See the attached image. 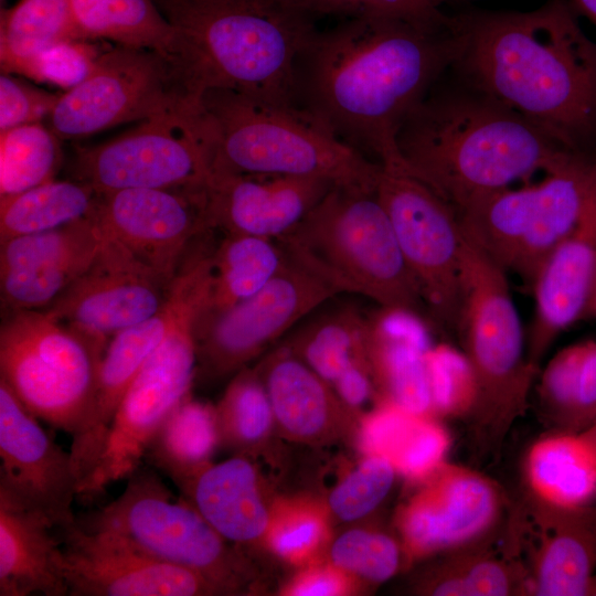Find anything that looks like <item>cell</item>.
<instances>
[{"instance_id":"603a6c76","label":"cell","mask_w":596,"mask_h":596,"mask_svg":"<svg viewBox=\"0 0 596 596\" xmlns=\"http://www.w3.org/2000/svg\"><path fill=\"white\" fill-rule=\"evenodd\" d=\"M336 185L316 177L215 170L206 188L210 228L277 240L297 226Z\"/></svg>"},{"instance_id":"7c38bea8","label":"cell","mask_w":596,"mask_h":596,"mask_svg":"<svg viewBox=\"0 0 596 596\" xmlns=\"http://www.w3.org/2000/svg\"><path fill=\"white\" fill-rule=\"evenodd\" d=\"M380 166L376 194L419 288L427 316L440 327L456 331L465 240L459 216L402 159Z\"/></svg>"},{"instance_id":"6da1fadb","label":"cell","mask_w":596,"mask_h":596,"mask_svg":"<svg viewBox=\"0 0 596 596\" xmlns=\"http://www.w3.org/2000/svg\"><path fill=\"white\" fill-rule=\"evenodd\" d=\"M458 53L453 17L445 25L390 17L344 19L316 30L301 49L295 105L368 159L400 160L402 123Z\"/></svg>"},{"instance_id":"6f0895ef","label":"cell","mask_w":596,"mask_h":596,"mask_svg":"<svg viewBox=\"0 0 596 596\" xmlns=\"http://www.w3.org/2000/svg\"><path fill=\"white\" fill-rule=\"evenodd\" d=\"M1 2H3V0H1Z\"/></svg>"},{"instance_id":"ab89813d","label":"cell","mask_w":596,"mask_h":596,"mask_svg":"<svg viewBox=\"0 0 596 596\" xmlns=\"http://www.w3.org/2000/svg\"><path fill=\"white\" fill-rule=\"evenodd\" d=\"M221 446L233 455L262 451L275 426L273 408L257 368H244L215 405Z\"/></svg>"},{"instance_id":"cb8c5ba5","label":"cell","mask_w":596,"mask_h":596,"mask_svg":"<svg viewBox=\"0 0 596 596\" xmlns=\"http://www.w3.org/2000/svg\"><path fill=\"white\" fill-rule=\"evenodd\" d=\"M596 278V167L582 214L541 267L533 285L534 317L526 339L539 366L557 337L586 317Z\"/></svg>"},{"instance_id":"9c48e42d","label":"cell","mask_w":596,"mask_h":596,"mask_svg":"<svg viewBox=\"0 0 596 596\" xmlns=\"http://www.w3.org/2000/svg\"><path fill=\"white\" fill-rule=\"evenodd\" d=\"M596 152H574L538 184L505 188L457 214L462 230L507 274L532 285L578 221L592 187Z\"/></svg>"},{"instance_id":"11a10c76","label":"cell","mask_w":596,"mask_h":596,"mask_svg":"<svg viewBox=\"0 0 596 596\" xmlns=\"http://www.w3.org/2000/svg\"><path fill=\"white\" fill-rule=\"evenodd\" d=\"M588 596H596V573L590 581Z\"/></svg>"},{"instance_id":"d6986e66","label":"cell","mask_w":596,"mask_h":596,"mask_svg":"<svg viewBox=\"0 0 596 596\" xmlns=\"http://www.w3.org/2000/svg\"><path fill=\"white\" fill-rule=\"evenodd\" d=\"M57 533L68 596L223 595L202 575L153 558L110 533L77 523Z\"/></svg>"},{"instance_id":"44dd1931","label":"cell","mask_w":596,"mask_h":596,"mask_svg":"<svg viewBox=\"0 0 596 596\" xmlns=\"http://www.w3.org/2000/svg\"><path fill=\"white\" fill-rule=\"evenodd\" d=\"M105 233L95 215L0 242L1 301L11 311L50 307L94 262Z\"/></svg>"},{"instance_id":"d590c367","label":"cell","mask_w":596,"mask_h":596,"mask_svg":"<svg viewBox=\"0 0 596 596\" xmlns=\"http://www.w3.org/2000/svg\"><path fill=\"white\" fill-rule=\"evenodd\" d=\"M75 39L79 36L70 0H19L1 9V72L24 76L41 52Z\"/></svg>"},{"instance_id":"8992f818","label":"cell","mask_w":596,"mask_h":596,"mask_svg":"<svg viewBox=\"0 0 596 596\" xmlns=\"http://www.w3.org/2000/svg\"><path fill=\"white\" fill-rule=\"evenodd\" d=\"M460 283L456 332L475 383V403L467 419L478 446L493 454L524 414L539 366L528 356L507 273L466 234Z\"/></svg>"},{"instance_id":"5bb4252c","label":"cell","mask_w":596,"mask_h":596,"mask_svg":"<svg viewBox=\"0 0 596 596\" xmlns=\"http://www.w3.org/2000/svg\"><path fill=\"white\" fill-rule=\"evenodd\" d=\"M188 99L193 98L162 54L114 44L100 54L87 78L61 94L47 126L62 140L79 139L143 121Z\"/></svg>"},{"instance_id":"7a4b0ae2","label":"cell","mask_w":596,"mask_h":596,"mask_svg":"<svg viewBox=\"0 0 596 596\" xmlns=\"http://www.w3.org/2000/svg\"><path fill=\"white\" fill-rule=\"evenodd\" d=\"M453 25L459 74L565 148L596 152V42L568 0L530 11L467 10Z\"/></svg>"},{"instance_id":"c3c4849f","label":"cell","mask_w":596,"mask_h":596,"mask_svg":"<svg viewBox=\"0 0 596 596\" xmlns=\"http://www.w3.org/2000/svg\"><path fill=\"white\" fill-rule=\"evenodd\" d=\"M60 96L29 84L17 74L1 72L0 132L47 118Z\"/></svg>"},{"instance_id":"d4e9b609","label":"cell","mask_w":596,"mask_h":596,"mask_svg":"<svg viewBox=\"0 0 596 596\" xmlns=\"http://www.w3.org/2000/svg\"><path fill=\"white\" fill-rule=\"evenodd\" d=\"M194 290L195 284L190 277H175L168 299L158 312L110 338L99 363L92 405L79 433V440L86 447L98 449L105 444L127 390L163 341Z\"/></svg>"},{"instance_id":"30bf717a","label":"cell","mask_w":596,"mask_h":596,"mask_svg":"<svg viewBox=\"0 0 596 596\" xmlns=\"http://www.w3.org/2000/svg\"><path fill=\"white\" fill-rule=\"evenodd\" d=\"M107 344L45 309L12 311L0 328V380L34 416L73 438L88 415Z\"/></svg>"},{"instance_id":"52a82bcc","label":"cell","mask_w":596,"mask_h":596,"mask_svg":"<svg viewBox=\"0 0 596 596\" xmlns=\"http://www.w3.org/2000/svg\"><path fill=\"white\" fill-rule=\"evenodd\" d=\"M199 103L214 136L215 170L316 177L376 189L380 163L338 140L294 105L231 89L206 91Z\"/></svg>"},{"instance_id":"4316f807","label":"cell","mask_w":596,"mask_h":596,"mask_svg":"<svg viewBox=\"0 0 596 596\" xmlns=\"http://www.w3.org/2000/svg\"><path fill=\"white\" fill-rule=\"evenodd\" d=\"M285 437L306 444L331 441L352 411L332 385L319 376L287 345L256 366Z\"/></svg>"},{"instance_id":"4dcf8cb0","label":"cell","mask_w":596,"mask_h":596,"mask_svg":"<svg viewBox=\"0 0 596 596\" xmlns=\"http://www.w3.org/2000/svg\"><path fill=\"white\" fill-rule=\"evenodd\" d=\"M450 443L438 417L412 413L390 402L380 401L359 425L363 455L386 458L398 476L415 483L446 461Z\"/></svg>"},{"instance_id":"484cf974","label":"cell","mask_w":596,"mask_h":596,"mask_svg":"<svg viewBox=\"0 0 596 596\" xmlns=\"http://www.w3.org/2000/svg\"><path fill=\"white\" fill-rule=\"evenodd\" d=\"M179 489L182 499L228 543L247 555L252 547L263 544L272 504L252 457L233 455L212 462Z\"/></svg>"},{"instance_id":"836d02e7","label":"cell","mask_w":596,"mask_h":596,"mask_svg":"<svg viewBox=\"0 0 596 596\" xmlns=\"http://www.w3.org/2000/svg\"><path fill=\"white\" fill-rule=\"evenodd\" d=\"M220 446L215 405L193 400L190 395L162 423L145 458L180 488L213 462Z\"/></svg>"},{"instance_id":"f1b7e54d","label":"cell","mask_w":596,"mask_h":596,"mask_svg":"<svg viewBox=\"0 0 596 596\" xmlns=\"http://www.w3.org/2000/svg\"><path fill=\"white\" fill-rule=\"evenodd\" d=\"M523 478L536 504L562 510L596 504V446L584 432L554 430L530 446Z\"/></svg>"},{"instance_id":"681fc988","label":"cell","mask_w":596,"mask_h":596,"mask_svg":"<svg viewBox=\"0 0 596 596\" xmlns=\"http://www.w3.org/2000/svg\"><path fill=\"white\" fill-rule=\"evenodd\" d=\"M358 582L326 558L300 567L283 588L289 596H341L358 589Z\"/></svg>"},{"instance_id":"277c9868","label":"cell","mask_w":596,"mask_h":596,"mask_svg":"<svg viewBox=\"0 0 596 596\" xmlns=\"http://www.w3.org/2000/svg\"><path fill=\"white\" fill-rule=\"evenodd\" d=\"M173 25L170 61L193 98L231 89L295 105L297 57L317 30L283 0H155Z\"/></svg>"},{"instance_id":"f35d334b","label":"cell","mask_w":596,"mask_h":596,"mask_svg":"<svg viewBox=\"0 0 596 596\" xmlns=\"http://www.w3.org/2000/svg\"><path fill=\"white\" fill-rule=\"evenodd\" d=\"M366 318L343 309L317 318L302 328L287 347L329 384L351 366L368 364Z\"/></svg>"},{"instance_id":"4fadbf2b","label":"cell","mask_w":596,"mask_h":596,"mask_svg":"<svg viewBox=\"0 0 596 596\" xmlns=\"http://www.w3.org/2000/svg\"><path fill=\"white\" fill-rule=\"evenodd\" d=\"M198 322L194 311L181 313L134 379L117 408L99 459L79 489L77 498L82 501H93L109 485L137 470L162 423L191 395Z\"/></svg>"},{"instance_id":"9a60e30c","label":"cell","mask_w":596,"mask_h":596,"mask_svg":"<svg viewBox=\"0 0 596 596\" xmlns=\"http://www.w3.org/2000/svg\"><path fill=\"white\" fill-rule=\"evenodd\" d=\"M337 295L286 256L280 270L259 291L201 319L195 379L216 381L236 374L299 320Z\"/></svg>"},{"instance_id":"7dc6e473","label":"cell","mask_w":596,"mask_h":596,"mask_svg":"<svg viewBox=\"0 0 596 596\" xmlns=\"http://www.w3.org/2000/svg\"><path fill=\"white\" fill-rule=\"evenodd\" d=\"M105 47L83 39L60 42L41 52L24 76L68 91L82 83L94 70Z\"/></svg>"},{"instance_id":"b9f144b4","label":"cell","mask_w":596,"mask_h":596,"mask_svg":"<svg viewBox=\"0 0 596 596\" xmlns=\"http://www.w3.org/2000/svg\"><path fill=\"white\" fill-rule=\"evenodd\" d=\"M326 504L308 498L278 499L272 504L263 545L287 563L304 567L322 560L330 543Z\"/></svg>"},{"instance_id":"816d5d0a","label":"cell","mask_w":596,"mask_h":596,"mask_svg":"<svg viewBox=\"0 0 596 596\" xmlns=\"http://www.w3.org/2000/svg\"><path fill=\"white\" fill-rule=\"evenodd\" d=\"M576 13L587 18L596 26V0H568Z\"/></svg>"},{"instance_id":"7402d4cb","label":"cell","mask_w":596,"mask_h":596,"mask_svg":"<svg viewBox=\"0 0 596 596\" xmlns=\"http://www.w3.org/2000/svg\"><path fill=\"white\" fill-rule=\"evenodd\" d=\"M526 503L512 530L518 551H526L529 595L588 596L596 573V504L562 510Z\"/></svg>"},{"instance_id":"ffe728a7","label":"cell","mask_w":596,"mask_h":596,"mask_svg":"<svg viewBox=\"0 0 596 596\" xmlns=\"http://www.w3.org/2000/svg\"><path fill=\"white\" fill-rule=\"evenodd\" d=\"M0 488L43 514L57 531L76 523L79 478L71 451L0 380Z\"/></svg>"},{"instance_id":"83f0119b","label":"cell","mask_w":596,"mask_h":596,"mask_svg":"<svg viewBox=\"0 0 596 596\" xmlns=\"http://www.w3.org/2000/svg\"><path fill=\"white\" fill-rule=\"evenodd\" d=\"M56 532L43 514L0 488V596H68Z\"/></svg>"},{"instance_id":"e575fe53","label":"cell","mask_w":596,"mask_h":596,"mask_svg":"<svg viewBox=\"0 0 596 596\" xmlns=\"http://www.w3.org/2000/svg\"><path fill=\"white\" fill-rule=\"evenodd\" d=\"M79 39L147 49L169 57L173 25L155 0H70Z\"/></svg>"},{"instance_id":"3957f363","label":"cell","mask_w":596,"mask_h":596,"mask_svg":"<svg viewBox=\"0 0 596 596\" xmlns=\"http://www.w3.org/2000/svg\"><path fill=\"white\" fill-rule=\"evenodd\" d=\"M396 147L406 168L457 213L575 152L453 67L406 116Z\"/></svg>"},{"instance_id":"8d00e7d4","label":"cell","mask_w":596,"mask_h":596,"mask_svg":"<svg viewBox=\"0 0 596 596\" xmlns=\"http://www.w3.org/2000/svg\"><path fill=\"white\" fill-rule=\"evenodd\" d=\"M223 236L213 253V287L203 317L223 311L259 291L286 260L276 240L237 234Z\"/></svg>"},{"instance_id":"ac0fdd59","label":"cell","mask_w":596,"mask_h":596,"mask_svg":"<svg viewBox=\"0 0 596 596\" xmlns=\"http://www.w3.org/2000/svg\"><path fill=\"white\" fill-rule=\"evenodd\" d=\"M171 283L106 235L91 266L45 310L72 328L109 342L119 331L158 312Z\"/></svg>"},{"instance_id":"e0dca14e","label":"cell","mask_w":596,"mask_h":596,"mask_svg":"<svg viewBox=\"0 0 596 596\" xmlns=\"http://www.w3.org/2000/svg\"><path fill=\"white\" fill-rule=\"evenodd\" d=\"M94 215L107 236L170 283L195 240L213 231L206 188L99 193Z\"/></svg>"},{"instance_id":"bcb514c9","label":"cell","mask_w":596,"mask_h":596,"mask_svg":"<svg viewBox=\"0 0 596 596\" xmlns=\"http://www.w3.org/2000/svg\"><path fill=\"white\" fill-rule=\"evenodd\" d=\"M311 17L339 15L344 19L390 17L432 25L449 23L451 15L443 13L433 0H283Z\"/></svg>"},{"instance_id":"74e56055","label":"cell","mask_w":596,"mask_h":596,"mask_svg":"<svg viewBox=\"0 0 596 596\" xmlns=\"http://www.w3.org/2000/svg\"><path fill=\"white\" fill-rule=\"evenodd\" d=\"M99 193L77 180H52L0 198V242L61 227L94 214Z\"/></svg>"},{"instance_id":"60d3db41","label":"cell","mask_w":596,"mask_h":596,"mask_svg":"<svg viewBox=\"0 0 596 596\" xmlns=\"http://www.w3.org/2000/svg\"><path fill=\"white\" fill-rule=\"evenodd\" d=\"M62 139L42 121L0 132V198L55 179Z\"/></svg>"},{"instance_id":"7bdbcfd3","label":"cell","mask_w":596,"mask_h":596,"mask_svg":"<svg viewBox=\"0 0 596 596\" xmlns=\"http://www.w3.org/2000/svg\"><path fill=\"white\" fill-rule=\"evenodd\" d=\"M324 558L358 583L372 586L389 581L405 565L397 536L371 528L340 533L329 543Z\"/></svg>"},{"instance_id":"1f68e13d","label":"cell","mask_w":596,"mask_h":596,"mask_svg":"<svg viewBox=\"0 0 596 596\" xmlns=\"http://www.w3.org/2000/svg\"><path fill=\"white\" fill-rule=\"evenodd\" d=\"M496 536L439 555L418 577L415 592L430 596L529 595V578L515 543L497 550Z\"/></svg>"},{"instance_id":"2e32d148","label":"cell","mask_w":596,"mask_h":596,"mask_svg":"<svg viewBox=\"0 0 596 596\" xmlns=\"http://www.w3.org/2000/svg\"><path fill=\"white\" fill-rule=\"evenodd\" d=\"M416 483L394 518L405 565L485 542L500 530L505 494L480 471L445 461Z\"/></svg>"},{"instance_id":"f546056e","label":"cell","mask_w":596,"mask_h":596,"mask_svg":"<svg viewBox=\"0 0 596 596\" xmlns=\"http://www.w3.org/2000/svg\"><path fill=\"white\" fill-rule=\"evenodd\" d=\"M392 311L366 318L365 351L381 401L435 416L426 365V344L416 328L394 327Z\"/></svg>"},{"instance_id":"f5cc1de1","label":"cell","mask_w":596,"mask_h":596,"mask_svg":"<svg viewBox=\"0 0 596 596\" xmlns=\"http://www.w3.org/2000/svg\"><path fill=\"white\" fill-rule=\"evenodd\" d=\"M586 317H596V278H595L592 292L589 296L587 310H586Z\"/></svg>"},{"instance_id":"ba28073f","label":"cell","mask_w":596,"mask_h":596,"mask_svg":"<svg viewBox=\"0 0 596 596\" xmlns=\"http://www.w3.org/2000/svg\"><path fill=\"white\" fill-rule=\"evenodd\" d=\"M76 523L120 538L143 553L202 575L223 595L251 592L256 571L251 556L224 540L200 512L172 492L153 467L140 466L115 500Z\"/></svg>"},{"instance_id":"d6a6232c","label":"cell","mask_w":596,"mask_h":596,"mask_svg":"<svg viewBox=\"0 0 596 596\" xmlns=\"http://www.w3.org/2000/svg\"><path fill=\"white\" fill-rule=\"evenodd\" d=\"M538 400L555 430L579 433L596 422V340L573 343L547 362Z\"/></svg>"},{"instance_id":"8fae6325","label":"cell","mask_w":596,"mask_h":596,"mask_svg":"<svg viewBox=\"0 0 596 596\" xmlns=\"http://www.w3.org/2000/svg\"><path fill=\"white\" fill-rule=\"evenodd\" d=\"M74 180L98 193L125 189H204L215 172L212 128L199 100L188 99L136 128L76 150Z\"/></svg>"},{"instance_id":"5b68a950","label":"cell","mask_w":596,"mask_h":596,"mask_svg":"<svg viewBox=\"0 0 596 596\" xmlns=\"http://www.w3.org/2000/svg\"><path fill=\"white\" fill-rule=\"evenodd\" d=\"M276 241L291 262L338 295H361L381 309L427 315L376 189L333 185Z\"/></svg>"},{"instance_id":"9f6ffc18","label":"cell","mask_w":596,"mask_h":596,"mask_svg":"<svg viewBox=\"0 0 596 596\" xmlns=\"http://www.w3.org/2000/svg\"><path fill=\"white\" fill-rule=\"evenodd\" d=\"M433 1H434L435 3H438V2L441 1V0H433Z\"/></svg>"},{"instance_id":"db71d44e","label":"cell","mask_w":596,"mask_h":596,"mask_svg":"<svg viewBox=\"0 0 596 596\" xmlns=\"http://www.w3.org/2000/svg\"><path fill=\"white\" fill-rule=\"evenodd\" d=\"M596 446V422L592 424L587 429L583 430Z\"/></svg>"},{"instance_id":"f6af8a7d","label":"cell","mask_w":596,"mask_h":596,"mask_svg":"<svg viewBox=\"0 0 596 596\" xmlns=\"http://www.w3.org/2000/svg\"><path fill=\"white\" fill-rule=\"evenodd\" d=\"M426 365L436 417L468 418L475 403V383L464 354L428 350Z\"/></svg>"},{"instance_id":"f907efd6","label":"cell","mask_w":596,"mask_h":596,"mask_svg":"<svg viewBox=\"0 0 596 596\" xmlns=\"http://www.w3.org/2000/svg\"><path fill=\"white\" fill-rule=\"evenodd\" d=\"M341 401L352 412L370 397L374 385L368 364H355L347 370L332 385Z\"/></svg>"},{"instance_id":"ee69618b","label":"cell","mask_w":596,"mask_h":596,"mask_svg":"<svg viewBox=\"0 0 596 596\" xmlns=\"http://www.w3.org/2000/svg\"><path fill=\"white\" fill-rule=\"evenodd\" d=\"M397 476L386 458L364 455L330 491L326 502L329 515L343 522L368 517L389 496Z\"/></svg>"}]
</instances>
